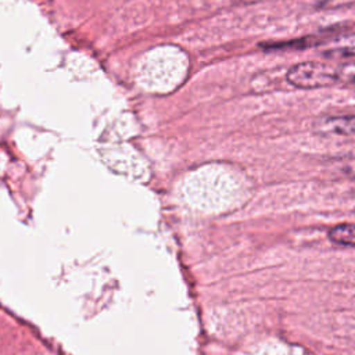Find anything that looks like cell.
<instances>
[{"instance_id":"cell-6","label":"cell","mask_w":355,"mask_h":355,"mask_svg":"<svg viewBox=\"0 0 355 355\" xmlns=\"http://www.w3.org/2000/svg\"><path fill=\"white\" fill-rule=\"evenodd\" d=\"M355 4V0H322L319 7L323 10H331V8H341Z\"/></svg>"},{"instance_id":"cell-2","label":"cell","mask_w":355,"mask_h":355,"mask_svg":"<svg viewBox=\"0 0 355 355\" xmlns=\"http://www.w3.org/2000/svg\"><path fill=\"white\" fill-rule=\"evenodd\" d=\"M313 129L320 135L352 136L355 135V115L323 116L315 122Z\"/></svg>"},{"instance_id":"cell-1","label":"cell","mask_w":355,"mask_h":355,"mask_svg":"<svg viewBox=\"0 0 355 355\" xmlns=\"http://www.w3.org/2000/svg\"><path fill=\"white\" fill-rule=\"evenodd\" d=\"M286 79L298 89H320L340 82L337 68L320 61H305L293 65L287 71Z\"/></svg>"},{"instance_id":"cell-3","label":"cell","mask_w":355,"mask_h":355,"mask_svg":"<svg viewBox=\"0 0 355 355\" xmlns=\"http://www.w3.org/2000/svg\"><path fill=\"white\" fill-rule=\"evenodd\" d=\"M320 51L327 57H355V32L338 35L323 44Z\"/></svg>"},{"instance_id":"cell-4","label":"cell","mask_w":355,"mask_h":355,"mask_svg":"<svg viewBox=\"0 0 355 355\" xmlns=\"http://www.w3.org/2000/svg\"><path fill=\"white\" fill-rule=\"evenodd\" d=\"M329 239L340 245H355V223H340L329 230Z\"/></svg>"},{"instance_id":"cell-5","label":"cell","mask_w":355,"mask_h":355,"mask_svg":"<svg viewBox=\"0 0 355 355\" xmlns=\"http://www.w3.org/2000/svg\"><path fill=\"white\" fill-rule=\"evenodd\" d=\"M338 71V79L340 82H349L355 83V61L343 64L337 68Z\"/></svg>"}]
</instances>
